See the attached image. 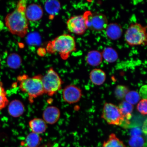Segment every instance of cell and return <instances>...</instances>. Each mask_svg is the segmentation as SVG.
<instances>
[{
  "label": "cell",
  "instance_id": "cell-19",
  "mask_svg": "<svg viewBox=\"0 0 147 147\" xmlns=\"http://www.w3.org/2000/svg\"><path fill=\"white\" fill-rule=\"evenodd\" d=\"M42 140L39 135L32 132L27 136L24 144H25V147H38Z\"/></svg>",
  "mask_w": 147,
  "mask_h": 147
},
{
  "label": "cell",
  "instance_id": "cell-29",
  "mask_svg": "<svg viewBox=\"0 0 147 147\" xmlns=\"http://www.w3.org/2000/svg\"><path fill=\"white\" fill-rule=\"evenodd\" d=\"M142 131L146 135L147 134V120L145 121L142 128Z\"/></svg>",
  "mask_w": 147,
  "mask_h": 147
},
{
  "label": "cell",
  "instance_id": "cell-5",
  "mask_svg": "<svg viewBox=\"0 0 147 147\" xmlns=\"http://www.w3.org/2000/svg\"><path fill=\"white\" fill-rule=\"evenodd\" d=\"M102 117L109 124L127 128L128 125L125 120L118 106L111 103L106 102L103 108Z\"/></svg>",
  "mask_w": 147,
  "mask_h": 147
},
{
  "label": "cell",
  "instance_id": "cell-27",
  "mask_svg": "<svg viewBox=\"0 0 147 147\" xmlns=\"http://www.w3.org/2000/svg\"><path fill=\"white\" fill-rule=\"evenodd\" d=\"M144 143L143 138L140 136H134L131 138L129 141L130 146L134 147L142 146Z\"/></svg>",
  "mask_w": 147,
  "mask_h": 147
},
{
  "label": "cell",
  "instance_id": "cell-1",
  "mask_svg": "<svg viewBox=\"0 0 147 147\" xmlns=\"http://www.w3.org/2000/svg\"><path fill=\"white\" fill-rule=\"evenodd\" d=\"M27 3L25 0L18 1L15 10L5 18V25L9 32L21 38L26 36L28 31V21L25 14Z\"/></svg>",
  "mask_w": 147,
  "mask_h": 147
},
{
  "label": "cell",
  "instance_id": "cell-3",
  "mask_svg": "<svg viewBox=\"0 0 147 147\" xmlns=\"http://www.w3.org/2000/svg\"><path fill=\"white\" fill-rule=\"evenodd\" d=\"M42 76L41 75H38L30 77L23 74L17 78L20 90L27 94L30 103H33L34 99L45 94L42 83Z\"/></svg>",
  "mask_w": 147,
  "mask_h": 147
},
{
  "label": "cell",
  "instance_id": "cell-25",
  "mask_svg": "<svg viewBox=\"0 0 147 147\" xmlns=\"http://www.w3.org/2000/svg\"><path fill=\"white\" fill-rule=\"evenodd\" d=\"M8 104L9 100L7 98L6 92L2 83L0 82V110L3 109Z\"/></svg>",
  "mask_w": 147,
  "mask_h": 147
},
{
  "label": "cell",
  "instance_id": "cell-14",
  "mask_svg": "<svg viewBox=\"0 0 147 147\" xmlns=\"http://www.w3.org/2000/svg\"><path fill=\"white\" fill-rule=\"evenodd\" d=\"M106 29V35L110 39L115 40L121 37L123 29L121 26L116 23H111L108 24Z\"/></svg>",
  "mask_w": 147,
  "mask_h": 147
},
{
  "label": "cell",
  "instance_id": "cell-23",
  "mask_svg": "<svg viewBox=\"0 0 147 147\" xmlns=\"http://www.w3.org/2000/svg\"><path fill=\"white\" fill-rule=\"evenodd\" d=\"M140 98L139 93L135 91H129L125 97V101L133 105L138 103Z\"/></svg>",
  "mask_w": 147,
  "mask_h": 147
},
{
  "label": "cell",
  "instance_id": "cell-21",
  "mask_svg": "<svg viewBox=\"0 0 147 147\" xmlns=\"http://www.w3.org/2000/svg\"><path fill=\"white\" fill-rule=\"evenodd\" d=\"M7 63L11 69H16L19 68L22 64L21 57L16 53H12L7 58Z\"/></svg>",
  "mask_w": 147,
  "mask_h": 147
},
{
  "label": "cell",
  "instance_id": "cell-12",
  "mask_svg": "<svg viewBox=\"0 0 147 147\" xmlns=\"http://www.w3.org/2000/svg\"><path fill=\"white\" fill-rule=\"evenodd\" d=\"M25 110L23 103L18 100H13L9 104L8 111L11 116L17 118L22 115Z\"/></svg>",
  "mask_w": 147,
  "mask_h": 147
},
{
  "label": "cell",
  "instance_id": "cell-28",
  "mask_svg": "<svg viewBox=\"0 0 147 147\" xmlns=\"http://www.w3.org/2000/svg\"><path fill=\"white\" fill-rule=\"evenodd\" d=\"M147 86L144 85L142 86L140 88L139 92V94L140 97H142V99H147Z\"/></svg>",
  "mask_w": 147,
  "mask_h": 147
},
{
  "label": "cell",
  "instance_id": "cell-11",
  "mask_svg": "<svg viewBox=\"0 0 147 147\" xmlns=\"http://www.w3.org/2000/svg\"><path fill=\"white\" fill-rule=\"evenodd\" d=\"M28 20L32 22L39 21L43 17V11L41 5L32 3L27 6L25 11Z\"/></svg>",
  "mask_w": 147,
  "mask_h": 147
},
{
  "label": "cell",
  "instance_id": "cell-15",
  "mask_svg": "<svg viewBox=\"0 0 147 147\" xmlns=\"http://www.w3.org/2000/svg\"><path fill=\"white\" fill-rule=\"evenodd\" d=\"M90 79L93 84L96 86H100L105 82L106 75L104 71L100 69H95L90 73Z\"/></svg>",
  "mask_w": 147,
  "mask_h": 147
},
{
  "label": "cell",
  "instance_id": "cell-16",
  "mask_svg": "<svg viewBox=\"0 0 147 147\" xmlns=\"http://www.w3.org/2000/svg\"><path fill=\"white\" fill-rule=\"evenodd\" d=\"M118 107L125 120L129 125L134 109L133 105L124 100L121 102Z\"/></svg>",
  "mask_w": 147,
  "mask_h": 147
},
{
  "label": "cell",
  "instance_id": "cell-4",
  "mask_svg": "<svg viewBox=\"0 0 147 147\" xmlns=\"http://www.w3.org/2000/svg\"><path fill=\"white\" fill-rule=\"evenodd\" d=\"M124 38L126 43L130 46L146 45V26L139 23L131 24L125 33Z\"/></svg>",
  "mask_w": 147,
  "mask_h": 147
},
{
  "label": "cell",
  "instance_id": "cell-18",
  "mask_svg": "<svg viewBox=\"0 0 147 147\" xmlns=\"http://www.w3.org/2000/svg\"><path fill=\"white\" fill-rule=\"evenodd\" d=\"M102 147H126L124 143L115 134L111 133L108 138L103 143Z\"/></svg>",
  "mask_w": 147,
  "mask_h": 147
},
{
  "label": "cell",
  "instance_id": "cell-30",
  "mask_svg": "<svg viewBox=\"0 0 147 147\" xmlns=\"http://www.w3.org/2000/svg\"><path fill=\"white\" fill-rule=\"evenodd\" d=\"M4 25L3 22L0 20V32L3 30Z\"/></svg>",
  "mask_w": 147,
  "mask_h": 147
},
{
  "label": "cell",
  "instance_id": "cell-24",
  "mask_svg": "<svg viewBox=\"0 0 147 147\" xmlns=\"http://www.w3.org/2000/svg\"><path fill=\"white\" fill-rule=\"evenodd\" d=\"M128 87L126 86L118 85L117 86L115 90V96L118 100H122L125 98L126 95L129 91Z\"/></svg>",
  "mask_w": 147,
  "mask_h": 147
},
{
  "label": "cell",
  "instance_id": "cell-17",
  "mask_svg": "<svg viewBox=\"0 0 147 147\" xmlns=\"http://www.w3.org/2000/svg\"><path fill=\"white\" fill-rule=\"evenodd\" d=\"M102 53L98 51L93 50L89 51L86 57V61L89 65L97 67L100 65L102 61Z\"/></svg>",
  "mask_w": 147,
  "mask_h": 147
},
{
  "label": "cell",
  "instance_id": "cell-22",
  "mask_svg": "<svg viewBox=\"0 0 147 147\" xmlns=\"http://www.w3.org/2000/svg\"><path fill=\"white\" fill-rule=\"evenodd\" d=\"M60 7L59 2L56 1H49L45 3V9L48 13L51 16L55 15L59 11Z\"/></svg>",
  "mask_w": 147,
  "mask_h": 147
},
{
  "label": "cell",
  "instance_id": "cell-31",
  "mask_svg": "<svg viewBox=\"0 0 147 147\" xmlns=\"http://www.w3.org/2000/svg\"><path fill=\"white\" fill-rule=\"evenodd\" d=\"M1 59H0V68H1Z\"/></svg>",
  "mask_w": 147,
  "mask_h": 147
},
{
  "label": "cell",
  "instance_id": "cell-9",
  "mask_svg": "<svg viewBox=\"0 0 147 147\" xmlns=\"http://www.w3.org/2000/svg\"><path fill=\"white\" fill-rule=\"evenodd\" d=\"M82 90L74 84H70L64 88L62 91V97L66 102L70 104L76 103L82 96Z\"/></svg>",
  "mask_w": 147,
  "mask_h": 147
},
{
  "label": "cell",
  "instance_id": "cell-20",
  "mask_svg": "<svg viewBox=\"0 0 147 147\" xmlns=\"http://www.w3.org/2000/svg\"><path fill=\"white\" fill-rule=\"evenodd\" d=\"M102 54L103 59L109 63H113L118 58L117 51L111 47H106L103 50Z\"/></svg>",
  "mask_w": 147,
  "mask_h": 147
},
{
  "label": "cell",
  "instance_id": "cell-10",
  "mask_svg": "<svg viewBox=\"0 0 147 147\" xmlns=\"http://www.w3.org/2000/svg\"><path fill=\"white\" fill-rule=\"evenodd\" d=\"M61 112L59 108L55 106H49L43 112V119L47 124H56L60 118Z\"/></svg>",
  "mask_w": 147,
  "mask_h": 147
},
{
  "label": "cell",
  "instance_id": "cell-26",
  "mask_svg": "<svg viewBox=\"0 0 147 147\" xmlns=\"http://www.w3.org/2000/svg\"><path fill=\"white\" fill-rule=\"evenodd\" d=\"M147 99H142L138 103L137 105V110L141 114L146 115L147 113Z\"/></svg>",
  "mask_w": 147,
  "mask_h": 147
},
{
  "label": "cell",
  "instance_id": "cell-6",
  "mask_svg": "<svg viewBox=\"0 0 147 147\" xmlns=\"http://www.w3.org/2000/svg\"><path fill=\"white\" fill-rule=\"evenodd\" d=\"M42 83L45 91L49 96H53L61 89L63 81L57 73L50 68L42 76Z\"/></svg>",
  "mask_w": 147,
  "mask_h": 147
},
{
  "label": "cell",
  "instance_id": "cell-7",
  "mask_svg": "<svg viewBox=\"0 0 147 147\" xmlns=\"http://www.w3.org/2000/svg\"><path fill=\"white\" fill-rule=\"evenodd\" d=\"M87 29L100 32L105 30L108 24L107 16L100 12L87 11L82 15Z\"/></svg>",
  "mask_w": 147,
  "mask_h": 147
},
{
  "label": "cell",
  "instance_id": "cell-13",
  "mask_svg": "<svg viewBox=\"0 0 147 147\" xmlns=\"http://www.w3.org/2000/svg\"><path fill=\"white\" fill-rule=\"evenodd\" d=\"M29 126L32 133L38 135L45 133L47 128V123L41 118L31 119L29 122Z\"/></svg>",
  "mask_w": 147,
  "mask_h": 147
},
{
  "label": "cell",
  "instance_id": "cell-8",
  "mask_svg": "<svg viewBox=\"0 0 147 147\" xmlns=\"http://www.w3.org/2000/svg\"><path fill=\"white\" fill-rule=\"evenodd\" d=\"M68 30L78 35H82L88 29L83 16L78 15L72 16L67 22Z\"/></svg>",
  "mask_w": 147,
  "mask_h": 147
},
{
  "label": "cell",
  "instance_id": "cell-2",
  "mask_svg": "<svg viewBox=\"0 0 147 147\" xmlns=\"http://www.w3.org/2000/svg\"><path fill=\"white\" fill-rule=\"evenodd\" d=\"M76 41L74 37L68 34L61 35L48 43L47 50L50 54L58 53L61 58L66 60L71 53L76 50Z\"/></svg>",
  "mask_w": 147,
  "mask_h": 147
}]
</instances>
